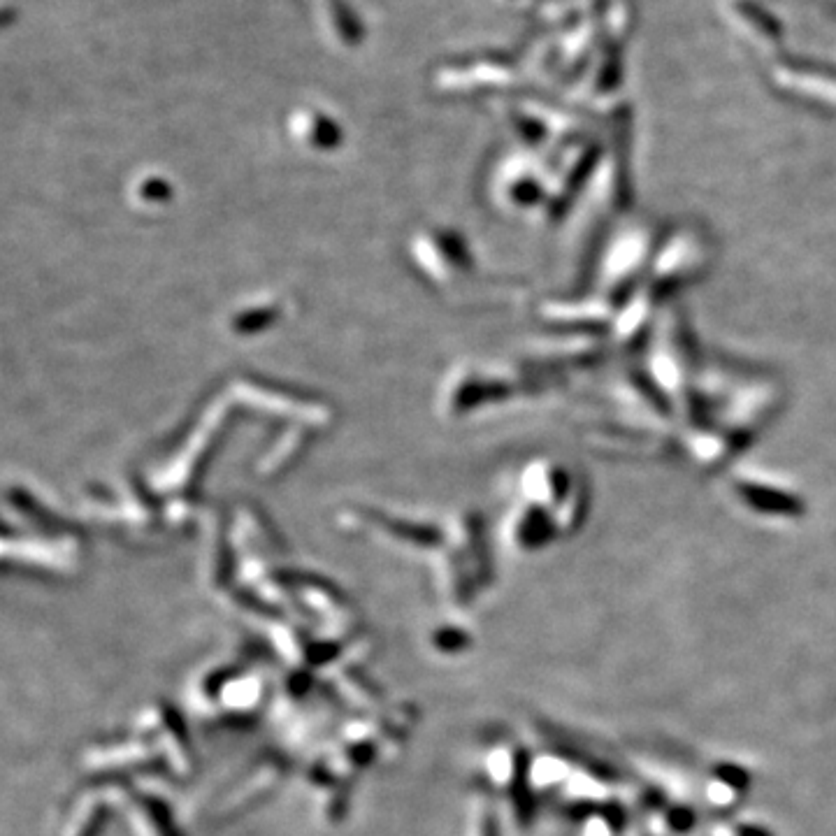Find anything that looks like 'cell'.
I'll return each mask as SVG.
<instances>
[{
	"label": "cell",
	"mask_w": 836,
	"mask_h": 836,
	"mask_svg": "<svg viewBox=\"0 0 836 836\" xmlns=\"http://www.w3.org/2000/svg\"><path fill=\"white\" fill-rule=\"evenodd\" d=\"M281 774H284V765H281L279 760H263L261 765H256L244 776L242 783H235L233 788L228 790V795L221 799L219 809H216V818H233L240 811L256 806L263 797H268L270 792L277 788Z\"/></svg>",
	"instance_id": "6da1fadb"
},
{
	"label": "cell",
	"mask_w": 836,
	"mask_h": 836,
	"mask_svg": "<svg viewBox=\"0 0 836 836\" xmlns=\"http://www.w3.org/2000/svg\"><path fill=\"white\" fill-rule=\"evenodd\" d=\"M121 795L128 797V806H131V816L135 818L138 832L147 836H179L175 823H172L170 809L161 799L151 797L147 792H131L126 788L121 790Z\"/></svg>",
	"instance_id": "7a4b0ae2"
},
{
	"label": "cell",
	"mask_w": 836,
	"mask_h": 836,
	"mask_svg": "<svg viewBox=\"0 0 836 836\" xmlns=\"http://www.w3.org/2000/svg\"><path fill=\"white\" fill-rule=\"evenodd\" d=\"M105 820V804L103 799H91L79 809L77 818L66 827L63 836H98L100 827Z\"/></svg>",
	"instance_id": "3957f363"
},
{
	"label": "cell",
	"mask_w": 836,
	"mask_h": 836,
	"mask_svg": "<svg viewBox=\"0 0 836 836\" xmlns=\"http://www.w3.org/2000/svg\"><path fill=\"white\" fill-rule=\"evenodd\" d=\"M435 644L439 648H446V651H456V648L467 644V634L458 630H442V632H437Z\"/></svg>",
	"instance_id": "277c9868"
},
{
	"label": "cell",
	"mask_w": 836,
	"mask_h": 836,
	"mask_svg": "<svg viewBox=\"0 0 836 836\" xmlns=\"http://www.w3.org/2000/svg\"><path fill=\"white\" fill-rule=\"evenodd\" d=\"M479 836H500V827H497V820L493 811L481 813L479 818Z\"/></svg>",
	"instance_id": "5b68a950"
},
{
	"label": "cell",
	"mask_w": 836,
	"mask_h": 836,
	"mask_svg": "<svg viewBox=\"0 0 836 836\" xmlns=\"http://www.w3.org/2000/svg\"><path fill=\"white\" fill-rule=\"evenodd\" d=\"M741 834H744V836H769L767 832H762V830H751V827H744V830H741Z\"/></svg>",
	"instance_id": "8992f818"
}]
</instances>
